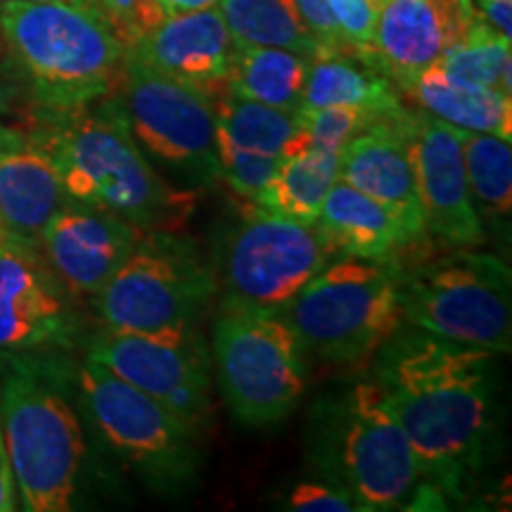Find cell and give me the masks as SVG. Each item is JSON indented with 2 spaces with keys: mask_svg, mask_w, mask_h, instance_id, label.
Here are the masks:
<instances>
[{
  "mask_svg": "<svg viewBox=\"0 0 512 512\" xmlns=\"http://www.w3.org/2000/svg\"><path fill=\"white\" fill-rule=\"evenodd\" d=\"M375 356L373 377L411 441L420 482L463 496L494 432L496 354L399 328Z\"/></svg>",
  "mask_w": 512,
  "mask_h": 512,
  "instance_id": "obj_1",
  "label": "cell"
},
{
  "mask_svg": "<svg viewBox=\"0 0 512 512\" xmlns=\"http://www.w3.org/2000/svg\"><path fill=\"white\" fill-rule=\"evenodd\" d=\"M46 119L34 138L48 150L69 200L110 211L143 233L178 230L195 211L197 192L164 181L140 150L117 93Z\"/></svg>",
  "mask_w": 512,
  "mask_h": 512,
  "instance_id": "obj_2",
  "label": "cell"
},
{
  "mask_svg": "<svg viewBox=\"0 0 512 512\" xmlns=\"http://www.w3.org/2000/svg\"><path fill=\"white\" fill-rule=\"evenodd\" d=\"M0 34L43 114H69L119 93L126 46L93 8L5 0Z\"/></svg>",
  "mask_w": 512,
  "mask_h": 512,
  "instance_id": "obj_3",
  "label": "cell"
},
{
  "mask_svg": "<svg viewBox=\"0 0 512 512\" xmlns=\"http://www.w3.org/2000/svg\"><path fill=\"white\" fill-rule=\"evenodd\" d=\"M0 430L22 508L72 510L86 441L62 363L43 351L0 354Z\"/></svg>",
  "mask_w": 512,
  "mask_h": 512,
  "instance_id": "obj_4",
  "label": "cell"
},
{
  "mask_svg": "<svg viewBox=\"0 0 512 512\" xmlns=\"http://www.w3.org/2000/svg\"><path fill=\"white\" fill-rule=\"evenodd\" d=\"M283 316L304 354L330 366H366L403 323L399 271L361 256L328 261Z\"/></svg>",
  "mask_w": 512,
  "mask_h": 512,
  "instance_id": "obj_5",
  "label": "cell"
},
{
  "mask_svg": "<svg viewBox=\"0 0 512 512\" xmlns=\"http://www.w3.org/2000/svg\"><path fill=\"white\" fill-rule=\"evenodd\" d=\"M209 354L223 401L240 425H278L302 401L304 349L283 313L223 304Z\"/></svg>",
  "mask_w": 512,
  "mask_h": 512,
  "instance_id": "obj_6",
  "label": "cell"
},
{
  "mask_svg": "<svg viewBox=\"0 0 512 512\" xmlns=\"http://www.w3.org/2000/svg\"><path fill=\"white\" fill-rule=\"evenodd\" d=\"M318 439V467L358 510H394L420 482L418 460L382 384L356 382L332 403Z\"/></svg>",
  "mask_w": 512,
  "mask_h": 512,
  "instance_id": "obj_7",
  "label": "cell"
},
{
  "mask_svg": "<svg viewBox=\"0 0 512 512\" xmlns=\"http://www.w3.org/2000/svg\"><path fill=\"white\" fill-rule=\"evenodd\" d=\"M83 408L124 463L159 494H183L200 475V437L169 408L86 356L76 370Z\"/></svg>",
  "mask_w": 512,
  "mask_h": 512,
  "instance_id": "obj_8",
  "label": "cell"
},
{
  "mask_svg": "<svg viewBox=\"0 0 512 512\" xmlns=\"http://www.w3.org/2000/svg\"><path fill=\"white\" fill-rule=\"evenodd\" d=\"M512 278L501 256L456 252L399 275L403 320L430 335L508 354Z\"/></svg>",
  "mask_w": 512,
  "mask_h": 512,
  "instance_id": "obj_9",
  "label": "cell"
},
{
  "mask_svg": "<svg viewBox=\"0 0 512 512\" xmlns=\"http://www.w3.org/2000/svg\"><path fill=\"white\" fill-rule=\"evenodd\" d=\"M216 287L214 271L188 238L145 230L93 304L107 330L150 332L195 323Z\"/></svg>",
  "mask_w": 512,
  "mask_h": 512,
  "instance_id": "obj_10",
  "label": "cell"
},
{
  "mask_svg": "<svg viewBox=\"0 0 512 512\" xmlns=\"http://www.w3.org/2000/svg\"><path fill=\"white\" fill-rule=\"evenodd\" d=\"M117 95L140 150L197 183L219 178L214 95L152 72L128 53Z\"/></svg>",
  "mask_w": 512,
  "mask_h": 512,
  "instance_id": "obj_11",
  "label": "cell"
},
{
  "mask_svg": "<svg viewBox=\"0 0 512 512\" xmlns=\"http://www.w3.org/2000/svg\"><path fill=\"white\" fill-rule=\"evenodd\" d=\"M88 358L169 408L197 437L207 427L214 411V370L195 323L150 332L107 330L93 339Z\"/></svg>",
  "mask_w": 512,
  "mask_h": 512,
  "instance_id": "obj_12",
  "label": "cell"
},
{
  "mask_svg": "<svg viewBox=\"0 0 512 512\" xmlns=\"http://www.w3.org/2000/svg\"><path fill=\"white\" fill-rule=\"evenodd\" d=\"M330 261L316 226L249 207L223 252V304L285 313L299 290Z\"/></svg>",
  "mask_w": 512,
  "mask_h": 512,
  "instance_id": "obj_13",
  "label": "cell"
},
{
  "mask_svg": "<svg viewBox=\"0 0 512 512\" xmlns=\"http://www.w3.org/2000/svg\"><path fill=\"white\" fill-rule=\"evenodd\" d=\"M399 131L413 166L425 233L453 249L482 245L484 226L465 174L463 128L430 112L406 110Z\"/></svg>",
  "mask_w": 512,
  "mask_h": 512,
  "instance_id": "obj_14",
  "label": "cell"
},
{
  "mask_svg": "<svg viewBox=\"0 0 512 512\" xmlns=\"http://www.w3.org/2000/svg\"><path fill=\"white\" fill-rule=\"evenodd\" d=\"M41 249L0 240V354L72 347L79 320Z\"/></svg>",
  "mask_w": 512,
  "mask_h": 512,
  "instance_id": "obj_15",
  "label": "cell"
},
{
  "mask_svg": "<svg viewBox=\"0 0 512 512\" xmlns=\"http://www.w3.org/2000/svg\"><path fill=\"white\" fill-rule=\"evenodd\" d=\"M479 17L472 0H382L368 64L396 88L432 67Z\"/></svg>",
  "mask_w": 512,
  "mask_h": 512,
  "instance_id": "obj_16",
  "label": "cell"
},
{
  "mask_svg": "<svg viewBox=\"0 0 512 512\" xmlns=\"http://www.w3.org/2000/svg\"><path fill=\"white\" fill-rule=\"evenodd\" d=\"M140 233L110 211L67 200L48 223L41 252L69 294L93 299L136 247Z\"/></svg>",
  "mask_w": 512,
  "mask_h": 512,
  "instance_id": "obj_17",
  "label": "cell"
},
{
  "mask_svg": "<svg viewBox=\"0 0 512 512\" xmlns=\"http://www.w3.org/2000/svg\"><path fill=\"white\" fill-rule=\"evenodd\" d=\"M126 53L169 79L190 83L211 95L226 91L238 43L226 27L219 5L164 17Z\"/></svg>",
  "mask_w": 512,
  "mask_h": 512,
  "instance_id": "obj_18",
  "label": "cell"
},
{
  "mask_svg": "<svg viewBox=\"0 0 512 512\" xmlns=\"http://www.w3.org/2000/svg\"><path fill=\"white\" fill-rule=\"evenodd\" d=\"M67 200L53 159L34 133L0 124V240L41 249L48 223Z\"/></svg>",
  "mask_w": 512,
  "mask_h": 512,
  "instance_id": "obj_19",
  "label": "cell"
},
{
  "mask_svg": "<svg viewBox=\"0 0 512 512\" xmlns=\"http://www.w3.org/2000/svg\"><path fill=\"white\" fill-rule=\"evenodd\" d=\"M403 114L363 128L339 150V181L382 204L399 223L406 240L413 242L425 235V221L411 159L399 131Z\"/></svg>",
  "mask_w": 512,
  "mask_h": 512,
  "instance_id": "obj_20",
  "label": "cell"
},
{
  "mask_svg": "<svg viewBox=\"0 0 512 512\" xmlns=\"http://www.w3.org/2000/svg\"><path fill=\"white\" fill-rule=\"evenodd\" d=\"M316 228L330 256L389 261L401 247L411 245L382 204L344 181H337L325 195Z\"/></svg>",
  "mask_w": 512,
  "mask_h": 512,
  "instance_id": "obj_21",
  "label": "cell"
},
{
  "mask_svg": "<svg viewBox=\"0 0 512 512\" xmlns=\"http://www.w3.org/2000/svg\"><path fill=\"white\" fill-rule=\"evenodd\" d=\"M401 91L446 124L505 140L512 138V100L496 88L458 79L439 64H432L415 74Z\"/></svg>",
  "mask_w": 512,
  "mask_h": 512,
  "instance_id": "obj_22",
  "label": "cell"
},
{
  "mask_svg": "<svg viewBox=\"0 0 512 512\" xmlns=\"http://www.w3.org/2000/svg\"><path fill=\"white\" fill-rule=\"evenodd\" d=\"M330 105L356 107L377 121H392L406 112L399 88L354 55H320L309 62L302 110Z\"/></svg>",
  "mask_w": 512,
  "mask_h": 512,
  "instance_id": "obj_23",
  "label": "cell"
},
{
  "mask_svg": "<svg viewBox=\"0 0 512 512\" xmlns=\"http://www.w3.org/2000/svg\"><path fill=\"white\" fill-rule=\"evenodd\" d=\"M339 181V152L304 147L280 159L278 169L252 204L316 226L325 195Z\"/></svg>",
  "mask_w": 512,
  "mask_h": 512,
  "instance_id": "obj_24",
  "label": "cell"
},
{
  "mask_svg": "<svg viewBox=\"0 0 512 512\" xmlns=\"http://www.w3.org/2000/svg\"><path fill=\"white\" fill-rule=\"evenodd\" d=\"M309 62V57L283 48H238L226 91L297 114Z\"/></svg>",
  "mask_w": 512,
  "mask_h": 512,
  "instance_id": "obj_25",
  "label": "cell"
},
{
  "mask_svg": "<svg viewBox=\"0 0 512 512\" xmlns=\"http://www.w3.org/2000/svg\"><path fill=\"white\" fill-rule=\"evenodd\" d=\"M219 10L238 48H283L309 60L318 57L297 0H221Z\"/></svg>",
  "mask_w": 512,
  "mask_h": 512,
  "instance_id": "obj_26",
  "label": "cell"
},
{
  "mask_svg": "<svg viewBox=\"0 0 512 512\" xmlns=\"http://www.w3.org/2000/svg\"><path fill=\"white\" fill-rule=\"evenodd\" d=\"M216 131L245 150L268 157H285L297 138L299 119L294 112L221 91L214 95Z\"/></svg>",
  "mask_w": 512,
  "mask_h": 512,
  "instance_id": "obj_27",
  "label": "cell"
},
{
  "mask_svg": "<svg viewBox=\"0 0 512 512\" xmlns=\"http://www.w3.org/2000/svg\"><path fill=\"white\" fill-rule=\"evenodd\" d=\"M465 174L479 219L508 221L512 209V147L491 133L463 131Z\"/></svg>",
  "mask_w": 512,
  "mask_h": 512,
  "instance_id": "obj_28",
  "label": "cell"
},
{
  "mask_svg": "<svg viewBox=\"0 0 512 512\" xmlns=\"http://www.w3.org/2000/svg\"><path fill=\"white\" fill-rule=\"evenodd\" d=\"M439 67L458 79L512 93L510 83V38L498 34L479 15L467 34L439 57Z\"/></svg>",
  "mask_w": 512,
  "mask_h": 512,
  "instance_id": "obj_29",
  "label": "cell"
},
{
  "mask_svg": "<svg viewBox=\"0 0 512 512\" xmlns=\"http://www.w3.org/2000/svg\"><path fill=\"white\" fill-rule=\"evenodd\" d=\"M299 131L297 138L292 140L290 152L304 150V147H318V150L339 152L349 143L356 133L363 128L382 124L370 117V114L356 110V107L347 105H330V107H313V110H299Z\"/></svg>",
  "mask_w": 512,
  "mask_h": 512,
  "instance_id": "obj_30",
  "label": "cell"
},
{
  "mask_svg": "<svg viewBox=\"0 0 512 512\" xmlns=\"http://www.w3.org/2000/svg\"><path fill=\"white\" fill-rule=\"evenodd\" d=\"M283 157H268L261 152L245 150L235 145L223 133L216 131V164H219V178L226 181L233 192L242 200L254 202L256 195L264 190L271 176L278 169Z\"/></svg>",
  "mask_w": 512,
  "mask_h": 512,
  "instance_id": "obj_31",
  "label": "cell"
},
{
  "mask_svg": "<svg viewBox=\"0 0 512 512\" xmlns=\"http://www.w3.org/2000/svg\"><path fill=\"white\" fill-rule=\"evenodd\" d=\"M380 5L382 0H330L344 46H347L349 55L363 62H366L370 46H373Z\"/></svg>",
  "mask_w": 512,
  "mask_h": 512,
  "instance_id": "obj_32",
  "label": "cell"
},
{
  "mask_svg": "<svg viewBox=\"0 0 512 512\" xmlns=\"http://www.w3.org/2000/svg\"><path fill=\"white\" fill-rule=\"evenodd\" d=\"M91 3L112 24L126 48L166 17L157 0H91Z\"/></svg>",
  "mask_w": 512,
  "mask_h": 512,
  "instance_id": "obj_33",
  "label": "cell"
},
{
  "mask_svg": "<svg viewBox=\"0 0 512 512\" xmlns=\"http://www.w3.org/2000/svg\"><path fill=\"white\" fill-rule=\"evenodd\" d=\"M287 510L299 512H354L358 510L354 498L332 482H316L306 479L297 482L285 498Z\"/></svg>",
  "mask_w": 512,
  "mask_h": 512,
  "instance_id": "obj_34",
  "label": "cell"
},
{
  "mask_svg": "<svg viewBox=\"0 0 512 512\" xmlns=\"http://www.w3.org/2000/svg\"><path fill=\"white\" fill-rule=\"evenodd\" d=\"M297 8L302 12L306 29L311 31L313 38H316L318 57L349 55L342 36H339L335 15H332V8H330V0H297Z\"/></svg>",
  "mask_w": 512,
  "mask_h": 512,
  "instance_id": "obj_35",
  "label": "cell"
},
{
  "mask_svg": "<svg viewBox=\"0 0 512 512\" xmlns=\"http://www.w3.org/2000/svg\"><path fill=\"white\" fill-rule=\"evenodd\" d=\"M479 15L498 34L510 38L512 31V0H472Z\"/></svg>",
  "mask_w": 512,
  "mask_h": 512,
  "instance_id": "obj_36",
  "label": "cell"
},
{
  "mask_svg": "<svg viewBox=\"0 0 512 512\" xmlns=\"http://www.w3.org/2000/svg\"><path fill=\"white\" fill-rule=\"evenodd\" d=\"M12 510H17V484L8 456V446H5L3 439V430H0V512Z\"/></svg>",
  "mask_w": 512,
  "mask_h": 512,
  "instance_id": "obj_37",
  "label": "cell"
},
{
  "mask_svg": "<svg viewBox=\"0 0 512 512\" xmlns=\"http://www.w3.org/2000/svg\"><path fill=\"white\" fill-rule=\"evenodd\" d=\"M157 3L166 17H174V15H185V12L214 8V5H219L221 0H157Z\"/></svg>",
  "mask_w": 512,
  "mask_h": 512,
  "instance_id": "obj_38",
  "label": "cell"
},
{
  "mask_svg": "<svg viewBox=\"0 0 512 512\" xmlns=\"http://www.w3.org/2000/svg\"><path fill=\"white\" fill-rule=\"evenodd\" d=\"M31 3H64V5H76V8H93L91 0H31Z\"/></svg>",
  "mask_w": 512,
  "mask_h": 512,
  "instance_id": "obj_39",
  "label": "cell"
},
{
  "mask_svg": "<svg viewBox=\"0 0 512 512\" xmlns=\"http://www.w3.org/2000/svg\"><path fill=\"white\" fill-rule=\"evenodd\" d=\"M5 105V91H3V86H0V107Z\"/></svg>",
  "mask_w": 512,
  "mask_h": 512,
  "instance_id": "obj_40",
  "label": "cell"
}]
</instances>
